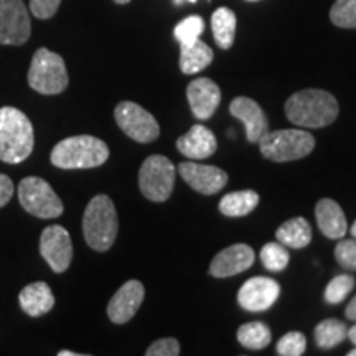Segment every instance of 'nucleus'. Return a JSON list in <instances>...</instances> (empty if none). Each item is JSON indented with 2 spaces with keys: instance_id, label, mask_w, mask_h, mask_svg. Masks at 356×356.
<instances>
[{
  "instance_id": "f257e3e1",
  "label": "nucleus",
  "mask_w": 356,
  "mask_h": 356,
  "mask_svg": "<svg viewBox=\"0 0 356 356\" xmlns=\"http://www.w3.org/2000/svg\"><path fill=\"white\" fill-rule=\"evenodd\" d=\"M286 115L293 126L327 127L338 118V102L323 89H304L286 101Z\"/></svg>"
},
{
  "instance_id": "f03ea898",
  "label": "nucleus",
  "mask_w": 356,
  "mask_h": 356,
  "mask_svg": "<svg viewBox=\"0 0 356 356\" xmlns=\"http://www.w3.org/2000/svg\"><path fill=\"white\" fill-rule=\"evenodd\" d=\"M33 147L35 132L26 114L10 106L0 108V160L15 165L32 155Z\"/></svg>"
},
{
  "instance_id": "7ed1b4c3",
  "label": "nucleus",
  "mask_w": 356,
  "mask_h": 356,
  "mask_svg": "<svg viewBox=\"0 0 356 356\" xmlns=\"http://www.w3.org/2000/svg\"><path fill=\"white\" fill-rule=\"evenodd\" d=\"M119 220L115 207L108 195H96L83 215V233L88 246L97 252L113 248L118 238Z\"/></svg>"
},
{
  "instance_id": "20e7f679",
  "label": "nucleus",
  "mask_w": 356,
  "mask_h": 356,
  "mask_svg": "<svg viewBox=\"0 0 356 356\" xmlns=\"http://www.w3.org/2000/svg\"><path fill=\"white\" fill-rule=\"evenodd\" d=\"M109 159V147L92 136H73L53 147L50 160L58 168H95Z\"/></svg>"
},
{
  "instance_id": "39448f33",
  "label": "nucleus",
  "mask_w": 356,
  "mask_h": 356,
  "mask_svg": "<svg viewBox=\"0 0 356 356\" xmlns=\"http://www.w3.org/2000/svg\"><path fill=\"white\" fill-rule=\"evenodd\" d=\"M261 154L273 162H292L304 159L315 147V137L304 129H282L261 137Z\"/></svg>"
},
{
  "instance_id": "423d86ee",
  "label": "nucleus",
  "mask_w": 356,
  "mask_h": 356,
  "mask_svg": "<svg viewBox=\"0 0 356 356\" xmlns=\"http://www.w3.org/2000/svg\"><path fill=\"white\" fill-rule=\"evenodd\" d=\"M68 83L70 78L63 58L48 48H38L29 70L30 88L40 95L53 96L63 92Z\"/></svg>"
},
{
  "instance_id": "0eeeda50",
  "label": "nucleus",
  "mask_w": 356,
  "mask_h": 356,
  "mask_svg": "<svg viewBox=\"0 0 356 356\" xmlns=\"http://www.w3.org/2000/svg\"><path fill=\"white\" fill-rule=\"evenodd\" d=\"M19 200L22 208L40 220L61 216L63 203L47 180L40 177H26L19 184Z\"/></svg>"
},
{
  "instance_id": "6e6552de",
  "label": "nucleus",
  "mask_w": 356,
  "mask_h": 356,
  "mask_svg": "<svg viewBox=\"0 0 356 356\" xmlns=\"http://www.w3.org/2000/svg\"><path fill=\"white\" fill-rule=\"evenodd\" d=\"M139 186L150 202H167L175 186V165L163 155H150L140 167Z\"/></svg>"
},
{
  "instance_id": "1a4fd4ad",
  "label": "nucleus",
  "mask_w": 356,
  "mask_h": 356,
  "mask_svg": "<svg viewBox=\"0 0 356 356\" xmlns=\"http://www.w3.org/2000/svg\"><path fill=\"white\" fill-rule=\"evenodd\" d=\"M114 118L122 132L132 140L140 144H149L159 137L160 127L157 119L149 111L132 101L119 102L114 111Z\"/></svg>"
},
{
  "instance_id": "9d476101",
  "label": "nucleus",
  "mask_w": 356,
  "mask_h": 356,
  "mask_svg": "<svg viewBox=\"0 0 356 356\" xmlns=\"http://www.w3.org/2000/svg\"><path fill=\"white\" fill-rule=\"evenodd\" d=\"M32 35V22L24 0H0V44L20 47Z\"/></svg>"
},
{
  "instance_id": "9b49d317",
  "label": "nucleus",
  "mask_w": 356,
  "mask_h": 356,
  "mask_svg": "<svg viewBox=\"0 0 356 356\" xmlns=\"http://www.w3.org/2000/svg\"><path fill=\"white\" fill-rule=\"evenodd\" d=\"M40 254L53 273H65L73 261V243L68 231L60 225L47 226L40 236Z\"/></svg>"
},
{
  "instance_id": "f8f14e48",
  "label": "nucleus",
  "mask_w": 356,
  "mask_h": 356,
  "mask_svg": "<svg viewBox=\"0 0 356 356\" xmlns=\"http://www.w3.org/2000/svg\"><path fill=\"white\" fill-rule=\"evenodd\" d=\"M280 296L277 280L270 277H252L243 284L238 292V304L248 312H262L270 309Z\"/></svg>"
},
{
  "instance_id": "ddd939ff",
  "label": "nucleus",
  "mask_w": 356,
  "mask_h": 356,
  "mask_svg": "<svg viewBox=\"0 0 356 356\" xmlns=\"http://www.w3.org/2000/svg\"><path fill=\"white\" fill-rule=\"evenodd\" d=\"M178 173L191 188L202 195H215L228 184V173L215 165L184 162L178 165Z\"/></svg>"
},
{
  "instance_id": "4468645a",
  "label": "nucleus",
  "mask_w": 356,
  "mask_h": 356,
  "mask_svg": "<svg viewBox=\"0 0 356 356\" xmlns=\"http://www.w3.org/2000/svg\"><path fill=\"white\" fill-rule=\"evenodd\" d=\"M145 289L139 280H127L124 286L114 293L108 305V317L113 323L122 325L132 320L144 302Z\"/></svg>"
},
{
  "instance_id": "2eb2a0df",
  "label": "nucleus",
  "mask_w": 356,
  "mask_h": 356,
  "mask_svg": "<svg viewBox=\"0 0 356 356\" xmlns=\"http://www.w3.org/2000/svg\"><path fill=\"white\" fill-rule=\"evenodd\" d=\"M186 99L195 118L200 121H207L220 106L221 91L213 79L198 78L193 79L186 88Z\"/></svg>"
},
{
  "instance_id": "dca6fc26",
  "label": "nucleus",
  "mask_w": 356,
  "mask_h": 356,
  "mask_svg": "<svg viewBox=\"0 0 356 356\" xmlns=\"http://www.w3.org/2000/svg\"><path fill=\"white\" fill-rule=\"evenodd\" d=\"M254 264V251L248 244L238 243L218 252L210 264V274L218 279L241 274Z\"/></svg>"
},
{
  "instance_id": "f3484780",
  "label": "nucleus",
  "mask_w": 356,
  "mask_h": 356,
  "mask_svg": "<svg viewBox=\"0 0 356 356\" xmlns=\"http://www.w3.org/2000/svg\"><path fill=\"white\" fill-rule=\"evenodd\" d=\"M229 113L233 114L238 121H241L244 124L248 140L252 142V144L259 142L261 137L269 132V122H267L264 111H262L261 106L257 104L254 99H251V97H236V99L231 101Z\"/></svg>"
},
{
  "instance_id": "a211bd4d",
  "label": "nucleus",
  "mask_w": 356,
  "mask_h": 356,
  "mask_svg": "<svg viewBox=\"0 0 356 356\" xmlns=\"http://www.w3.org/2000/svg\"><path fill=\"white\" fill-rule=\"evenodd\" d=\"M177 149L181 155L191 160H203L211 157L216 152L218 142L215 134L210 129L197 124L184 136L178 137Z\"/></svg>"
},
{
  "instance_id": "6ab92c4d",
  "label": "nucleus",
  "mask_w": 356,
  "mask_h": 356,
  "mask_svg": "<svg viewBox=\"0 0 356 356\" xmlns=\"http://www.w3.org/2000/svg\"><path fill=\"white\" fill-rule=\"evenodd\" d=\"M315 218L320 231L330 239H341L348 231L345 213L335 200H320L315 207Z\"/></svg>"
},
{
  "instance_id": "aec40b11",
  "label": "nucleus",
  "mask_w": 356,
  "mask_h": 356,
  "mask_svg": "<svg viewBox=\"0 0 356 356\" xmlns=\"http://www.w3.org/2000/svg\"><path fill=\"white\" fill-rule=\"evenodd\" d=\"M19 302L22 310L30 317H42L55 307V296L44 282H33L22 289Z\"/></svg>"
},
{
  "instance_id": "412c9836",
  "label": "nucleus",
  "mask_w": 356,
  "mask_h": 356,
  "mask_svg": "<svg viewBox=\"0 0 356 356\" xmlns=\"http://www.w3.org/2000/svg\"><path fill=\"white\" fill-rule=\"evenodd\" d=\"M213 61V50L202 40L180 44V70L184 74H195L210 66Z\"/></svg>"
},
{
  "instance_id": "4be33fe9",
  "label": "nucleus",
  "mask_w": 356,
  "mask_h": 356,
  "mask_svg": "<svg viewBox=\"0 0 356 356\" xmlns=\"http://www.w3.org/2000/svg\"><path fill=\"white\" fill-rule=\"evenodd\" d=\"M275 238L280 244L286 248L302 249L312 241V228L310 222L305 218L297 216L292 220H287L284 225L279 226L275 231Z\"/></svg>"
},
{
  "instance_id": "5701e85b",
  "label": "nucleus",
  "mask_w": 356,
  "mask_h": 356,
  "mask_svg": "<svg viewBox=\"0 0 356 356\" xmlns=\"http://www.w3.org/2000/svg\"><path fill=\"white\" fill-rule=\"evenodd\" d=\"M259 204V195L252 190L233 191L225 195L220 202V211L228 218H241L256 210Z\"/></svg>"
},
{
  "instance_id": "b1692460",
  "label": "nucleus",
  "mask_w": 356,
  "mask_h": 356,
  "mask_svg": "<svg viewBox=\"0 0 356 356\" xmlns=\"http://www.w3.org/2000/svg\"><path fill=\"white\" fill-rule=\"evenodd\" d=\"M211 29L218 47L229 50L236 37V13L228 7L216 8L211 15Z\"/></svg>"
},
{
  "instance_id": "393cba45",
  "label": "nucleus",
  "mask_w": 356,
  "mask_h": 356,
  "mask_svg": "<svg viewBox=\"0 0 356 356\" xmlns=\"http://www.w3.org/2000/svg\"><path fill=\"white\" fill-rule=\"evenodd\" d=\"M348 335V328L341 320L327 318L315 327V343L322 350H330L340 345Z\"/></svg>"
},
{
  "instance_id": "a878e982",
  "label": "nucleus",
  "mask_w": 356,
  "mask_h": 356,
  "mask_svg": "<svg viewBox=\"0 0 356 356\" xmlns=\"http://www.w3.org/2000/svg\"><path fill=\"white\" fill-rule=\"evenodd\" d=\"M270 330L262 322H249L238 328V341L244 348L262 350L270 343Z\"/></svg>"
},
{
  "instance_id": "bb28decb",
  "label": "nucleus",
  "mask_w": 356,
  "mask_h": 356,
  "mask_svg": "<svg viewBox=\"0 0 356 356\" xmlns=\"http://www.w3.org/2000/svg\"><path fill=\"white\" fill-rule=\"evenodd\" d=\"M289 259L291 256H289L287 248L280 243H267L261 249V261L267 270L280 273L289 266Z\"/></svg>"
},
{
  "instance_id": "cd10ccee",
  "label": "nucleus",
  "mask_w": 356,
  "mask_h": 356,
  "mask_svg": "<svg viewBox=\"0 0 356 356\" xmlns=\"http://www.w3.org/2000/svg\"><path fill=\"white\" fill-rule=\"evenodd\" d=\"M204 30V22L202 17L198 15H190L186 17L178 24L175 29H173V35L178 40L180 44H188L197 42L200 35L203 33Z\"/></svg>"
},
{
  "instance_id": "c85d7f7f",
  "label": "nucleus",
  "mask_w": 356,
  "mask_h": 356,
  "mask_svg": "<svg viewBox=\"0 0 356 356\" xmlns=\"http://www.w3.org/2000/svg\"><path fill=\"white\" fill-rule=\"evenodd\" d=\"M330 20L340 29H356V0H337L330 10Z\"/></svg>"
},
{
  "instance_id": "c756f323",
  "label": "nucleus",
  "mask_w": 356,
  "mask_h": 356,
  "mask_svg": "<svg viewBox=\"0 0 356 356\" xmlns=\"http://www.w3.org/2000/svg\"><path fill=\"white\" fill-rule=\"evenodd\" d=\"M355 277L350 274H340L333 277L325 289V300L328 304H340L346 299V296L353 291Z\"/></svg>"
},
{
  "instance_id": "7c9ffc66",
  "label": "nucleus",
  "mask_w": 356,
  "mask_h": 356,
  "mask_svg": "<svg viewBox=\"0 0 356 356\" xmlns=\"http://www.w3.org/2000/svg\"><path fill=\"white\" fill-rule=\"evenodd\" d=\"M305 348L307 340L300 332H289L277 341V355L282 356H300L305 353Z\"/></svg>"
},
{
  "instance_id": "2f4dec72",
  "label": "nucleus",
  "mask_w": 356,
  "mask_h": 356,
  "mask_svg": "<svg viewBox=\"0 0 356 356\" xmlns=\"http://www.w3.org/2000/svg\"><path fill=\"white\" fill-rule=\"evenodd\" d=\"M335 257L343 269L356 270V238L341 239L335 248Z\"/></svg>"
},
{
  "instance_id": "473e14b6",
  "label": "nucleus",
  "mask_w": 356,
  "mask_h": 356,
  "mask_svg": "<svg viewBox=\"0 0 356 356\" xmlns=\"http://www.w3.org/2000/svg\"><path fill=\"white\" fill-rule=\"evenodd\" d=\"M147 356H177L180 355V343L175 338H162L154 341L145 351Z\"/></svg>"
},
{
  "instance_id": "72a5a7b5",
  "label": "nucleus",
  "mask_w": 356,
  "mask_h": 356,
  "mask_svg": "<svg viewBox=\"0 0 356 356\" xmlns=\"http://www.w3.org/2000/svg\"><path fill=\"white\" fill-rule=\"evenodd\" d=\"M61 0H30V12L40 20H48L60 8Z\"/></svg>"
},
{
  "instance_id": "f704fd0d",
  "label": "nucleus",
  "mask_w": 356,
  "mask_h": 356,
  "mask_svg": "<svg viewBox=\"0 0 356 356\" xmlns=\"http://www.w3.org/2000/svg\"><path fill=\"white\" fill-rule=\"evenodd\" d=\"M13 197V181L12 178L0 173V208H3Z\"/></svg>"
},
{
  "instance_id": "c9c22d12",
  "label": "nucleus",
  "mask_w": 356,
  "mask_h": 356,
  "mask_svg": "<svg viewBox=\"0 0 356 356\" xmlns=\"http://www.w3.org/2000/svg\"><path fill=\"white\" fill-rule=\"evenodd\" d=\"M345 315H346V318L351 320V322H356V296L351 299L348 307H346Z\"/></svg>"
},
{
  "instance_id": "e433bc0d",
  "label": "nucleus",
  "mask_w": 356,
  "mask_h": 356,
  "mask_svg": "<svg viewBox=\"0 0 356 356\" xmlns=\"http://www.w3.org/2000/svg\"><path fill=\"white\" fill-rule=\"evenodd\" d=\"M346 337H348L351 343H353V345L356 346V323L353 325V327L350 328V330H348V335H346Z\"/></svg>"
},
{
  "instance_id": "4c0bfd02",
  "label": "nucleus",
  "mask_w": 356,
  "mask_h": 356,
  "mask_svg": "<svg viewBox=\"0 0 356 356\" xmlns=\"http://www.w3.org/2000/svg\"><path fill=\"white\" fill-rule=\"evenodd\" d=\"M58 356H79V353H73V351H68V350H63L58 353Z\"/></svg>"
},
{
  "instance_id": "58836bf2",
  "label": "nucleus",
  "mask_w": 356,
  "mask_h": 356,
  "mask_svg": "<svg viewBox=\"0 0 356 356\" xmlns=\"http://www.w3.org/2000/svg\"><path fill=\"white\" fill-rule=\"evenodd\" d=\"M350 233H351V236H353V238H356V220H355V222H353V226H351Z\"/></svg>"
},
{
  "instance_id": "ea45409f",
  "label": "nucleus",
  "mask_w": 356,
  "mask_h": 356,
  "mask_svg": "<svg viewBox=\"0 0 356 356\" xmlns=\"http://www.w3.org/2000/svg\"><path fill=\"white\" fill-rule=\"evenodd\" d=\"M115 3H119V6H126V3L131 2V0H114Z\"/></svg>"
},
{
  "instance_id": "a19ab883",
  "label": "nucleus",
  "mask_w": 356,
  "mask_h": 356,
  "mask_svg": "<svg viewBox=\"0 0 356 356\" xmlns=\"http://www.w3.org/2000/svg\"><path fill=\"white\" fill-rule=\"evenodd\" d=\"M348 356H356V348H355V350H351L350 353H348Z\"/></svg>"
},
{
  "instance_id": "79ce46f5",
  "label": "nucleus",
  "mask_w": 356,
  "mask_h": 356,
  "mask_svg": "<svg viewBox=\"0 0 356 356\" xmlns=\"http://www.w3.org/2000/svg\"><path fill=\"white\" fill-rule=\"evenodd\" d=\"M246 2H257V0H246Z\"/></svg>"
},
{
  "instance_id": "37998d69",
  "label": "nucleus",
  "mask_w": 356,
  "mask_h": 356,
  "mask_svg": "<svg viewBox=\"0 0 356 356\" xmlns=\"http://www.w3.org/2000/svg\"><path fill=\"white\" fill-rule=\"evenodd\" d=\"M188 2H191V3H193V2H197V0H188Z\"/></svg>"
}]
</instances>
